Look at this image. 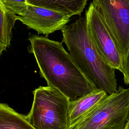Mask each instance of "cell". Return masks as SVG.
I'll list each match as a JSON object with an SVG mask.
<instances>
[{"instance_id":"52a82bcc","label":"cell","mask_w":129,"mask_h":129,"mask_svg":"<svg viewBox=\"0 0 129 129\" xmlns=\"http://www.w3.org/2000/svg\"><path fill=\"white\" fill-rule=\"evenodd\" d=\"M69 16L61 12L28 4L26 9L17 16L18 20L29 29L47 36L61 29L70 20Z\"/></svg>"},{"instance_id":"30bf717a","label":"cell","mask_w":129,"mask_h":129,"mask_svg":"<svg viewBox=\"0 0 129 129\" xmlns=\"http://www.w3.org/2000/svg\"><path fill=\"white\" fill-rule=\"evenodd\" d=\"M0 129H35L26 115L20 114L6 103L0 102Z\"/></svg>"},{"instance_id":"7a4b0ae2","label":"cell","mask_w":129,"mask_h":129,"mask_svg":"<svg viewBox=\"0 0 129 129\" xmlns=\"http://www.w3.org/2000/svg\"><path fill=\"white\" fill-rule=\"evenodd\" d=\"M61 31L62 42L89 80L108 95L115 92L118 88L115 70L105 61L91 39L85 16L66 25Z\"/></svg>"},{"instance_id":"6da1fadb","label":"cell","mask_w":129,"mask_h":129,"mask_svg":"<svg viewBox=\"0 0 129 129\" xmlns=\"http://www.w3.org/2000/svg\"><path fill=\"white\" fill-rule=\"evenodd\" d=\"M28 39L30 41L28 51L33 54L40 76L46 80L47 86L59 90L71 101L97 89L61 42L35 34L30 35Z\"/></svg>"},{"instance_id":"5b68a950","label":"cell","mask_w":129,"mask_h":129,"mask_svg":"<svg viewBox=\"0 0 129 129\" xmlns=\"http://www.w3.org/2000/svg\"><path fill=\"white\" fill-rule=\"evenodd\" d=\"M122 59L129 50V0H93Z\"/></svg>"},{"instance_id":"8fae6325","label":"cell","mask_w":129,"mask_h":129,"mask_svg":"<svg viewBox=\"0 0 129 129\" xmlns=\"http://www.w3.org/2000/svg\"><path fill=\"white\" fill-rule=\"evenodd\" d=\"M17 16L8 12L0 1V56L10 46Z\"/></svg>"},{"instance_id":"277c9868","label":"cell","mask_w":129,"mask_h":129,"mask_svg":"<svg viewBox=\"0 0 129 129\" xmlns=\"http://www.w3.org/2000/svg\"><path fill=\"white\" fill-rule=\"evenodd\" d=\"M129 120V88L119 86L69 129H126Z\"/></svg>"},{"instance_id":"7c38bea8","label":"cell","mask_w":129,"mask_h":129,"mask_svg":"<svg viewBox=\"0 0 129 129\" xmlns=\"http://www.w3.org/2000/svg\"><path fill=\"white\" fill-rule=\"evenodd\" d=\"M0 1L8 12L17 16L21 14L28 5L27 0H0Z\"/></svg>"},{"instance_id":"5bb4252c","label":"cell","mask_w":129,"mask_h":129,"mask_svg":"<svg viewBox=\"0 0 129 129\" xmlns=\"http://www.w3.org/2000/svg\"><path fill=\"white\" fill-rule=\"evenodd\" d=\"M126 129H129V120H128V124H127V125Z\"/></svg>"},{"instance_id":"ba28073f","label":"cell","mask_w":129,"mask_h":129,"mask_svg":"<svg viewBox=\"0 0 129 129\" xmlns=\"http://www.w3.org/2000/svg\"><path fill=\"white\" fill-rule=\"evenodd\" d=\"M107 93L96 89L90 93L70 102L69 120L70 126L107 96Z\"/></svg>"},{"instance_id":"3957f363","label":"cell","mask_w":129,"mask_h":129,"mask_svg":"<svg viewBox=\"0 0 129 129\" xmlns=\"http://www.w3.org/2000/svg\"><path fill=\"white\" fill-rule=\"evenodd\" d=\"M33 100L26 115L35 129H69L71 101L59 90L50 86H40L33 91Z\"/></svg>"},{"instance_id":"8992f818","label":"cell","mask_w":129,"mask_h":129,"mask_svg":"<svg viewBox=\"0 0 129 129\" xmlns=\"http://www.w3.org/2000/svg\"><path fill=\"white\" fill-rule=\"evenodd\" d=\"M85 16L89 36L101 55L110 66L121 72L122 57L108 29L92 2Z\"/></svg>"},{"instance_id":"9c48e42d","label":"cell","mask_w":129,"mask_h":129,"mask_svg":"<svg viewBox=\"0 0 129 129\" xmlns=\"http://www.w3.org/2000/svg\"><path fill=\"white\" fill-rule=\"evenodd\" d=\"M87 0H27L28 4L61 12L71 17L81 15Z\"/></svg>"},{"instance_id":"4fadbf2b","label":"cell","mask_w":129,"mask_h":129,"mask_svg":"<svg viewBox=\"0 0 129 129\" xmlns=\"http://www.w3.org/2000/svg\"><path fill=\"white\" fill-rule=\"evenodd\" d=\"M121 73L123 75L124 84L129 85V50L123 58L122 69Z\"/></svg>"}]
</instances>
